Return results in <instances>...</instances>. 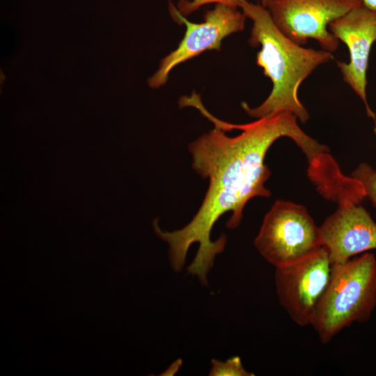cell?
<instances>
[{
    "mask_svg": "<svg viewBox=\"0 0 376 376\" xmlns=\"http://www.w3.org/2000/svg\"><path fill=\"white\" fill-rule=\"evenodd\" d=\"M203 115L214 124V128L189 145L192 168L203 178L209 180L203 203L191 221L182 228L164 232L157 224L155 228L169 244L170 263L175 272L184 267L190 246L199 244L187 269L205 285L215 256L224 251L226 243L224 234L216 241L211 240L214 224L224 214L231 212L226 226L237 228L250 199L271 195L265 187L271 172L264 161L273 143L283 136L290 138L305 154L308 163L321 159L328 147L305 133L297 118L289 111L242 125L220 120L207 109Z\"/></svg>",
    "mask_w": 376,
    "mask_h": 376,
    "instance_id": "cell-1",
    "label": "cell"
},
{
    "mask_svg": "<svg viewBox=\"0 0 376 376\" xmlns=\"http://www.w3.org/2000/svg\"><path fill=\"white\" fill-rule=\"evenodd\" d=\"M240 8L253 22L249 45L260 47L256 63L272 84L270 93L259 106L251 108L242 102V107L257 119L289 111L301 123H306L309 113L298 97L299 88L317 68L334 59L333 53L304 47L291 40L277 28L262 5L245 0Z\"/></svg>",
    "mask_w": 376,
    "mask_h": 376,
    "instance_id": "cell-2",
    "label": "cell"
},
{
    "mask_svg": "<svg viewBox=\"0 0 376 376\" xmlns=\"http://www.w3.org/2000/svg\"><path fill=\"white\" fill-rule=\"evenodd\" d=\"M376 307V258L365 252L333 265L329 282L311 325L322 343L352 323L366 322Z\"/></svg>",
    "mask_w": 376,
    "mask_h": 376,
    "instance_id": "cell-3",
    "label": "cell"
},
{
    "mask_svg": "<svg viewBox=\"0 0 376 376\" xmlns=\"http://www.w3.org/2000/svg\"><path fill=\"white\" fill-rule=\"evenodd\" d=\"M259 253L275 267L303 259L322 247L320 227L307 209L276 200L265 214L254 240Z\"/></svg>",
    "mask_w": 376,
    "mask_h": 376,
    "instance_id": "cell-4",
    "label": "cell"
},
{
    "mask_svg": "<svg viewBox=\"0 0 376 376\" xmlns=\"http://www.w3.org/2000/svg\"><path fill=\"white\" fill-rule=\"evenodd\" d=\"M169 10L173 19L184 24L186 31L176 49L161 60L157 71L148 78V86L154 89L164 85L171 71L179 64L207 50L219 51L226 37L244 29L246 18L237 7L223 3L207 10L201 23L189 21L170 0Z\"/></svg>",
    "mask_w": 376,
    "mask_h": 376,
    "instance_id": "cell-5",
    "label": "cell"
},
{
    "mask_svg": "<svg viewBox=\"0 0 376 376\" xmlns=\"http://www.w3.org/2000/svg\"><path fill=\"white\" fill-rule=\"evenodd\" d=\"M362 4L361 0H271L265 8L277 28L293 42L303 46L313 39L334 53L340 41L329 24Z\"/></svg>",
    "mask_w": 376,
    "mask_h": 376,
    "instance_id": "cell-6",
    "label": "cell"
},
{
    "mask_svg": "<svg viewBox=\"0 0 376 376\" xmlns=\"http://www.w3.org/2000/svg\"><path fill=\"white\" fill-rule=\"evenodd\" d=\"M332 267L322 246L303 259L276 267L275 285L279 303L299 326L311 325L329 282Z\"/></svg>",
    "mask_w": 376,
    "mask_h": 376,
    "instance_id": "cell-7",
    "label": "cell"
},
{
    "mask_svg": "<svg viewBox=\"0 0 376 376\" xmlns=\"http://www.w3.org/2000/svg\"><path fill=\"white\" fill-rule=\"evenodd\" d=\"M329 31L347 47L349 61H337L343 79L363 102L367 116L376 120L366 95L367 71L371 48L376 42V10L364 5L329 24Z\"/></svg>",
    "mask_w": 376,
    "mask_h": 376,
    "instance_id": "cell-8",
    "label": "cell"
},
{
    "mask_svg": "<svg viewBox=\"0 0 376 376\" xmlns=\"http://www.w3.org/2000/svg\"><path fill=\"white\" fill-rule=\"evenodd\" d=\"M322 246L332 265L376 249V223L370 213L352 200H344L320 226Z\"/></svg>",
    "mask_w": 376,
    "mask_h": 376,
    "instance_id": "cell-9",
    "label": "cell"
},
{
    "mask_svg": "<svg viewBox=\"0 0 376 376\" xmlns=\"http://www.w3.org/2000/svg\"><path fill=\"white\" fill-rule=\"evenodd\" d=\"M210 376H253V373L245 370L239 357H234L226 361L212 360Z\"/></svg>",
    "mask_w": 376,
    "mask_h": 376,
    "instance_id": "cell-10",
    "label": "cell"
},
{
    "mask_svg": "<svg viewBox=\"0 0 376 376\" xmlns=\"http://www.w3.org/2000/svg\"><path fill=\"white\" fill-rule=\"evenodd\" d=\"M352 177L363 185L366 197L376 207V171L373 170L369 164L361 163L352 172Z\"/></svg>",
    "mask_w": 376,
    "mask_h": 376,
    "instance_id": "cell-11",
    "label": "cell"
},
{
    "mask_svg": "<svg viewBox=\"0 0 376 376\" xmlns=\"http://www.w3.org/2000/svg\"><path fill=\"white\" fill-rule=\"evenodd\" d=\"M245 0H180L178 3V9L184 16L190 15L199 9L201 6L208 3H223L240 7Z\"/></svg>",
    "mask_w": 376,
    "mask_h": 376,
    "instance_id": "cell-12",
    "label": "cell"
},
{
    "mask_svg": "<svg viewBox=\"0 0 376 376\" xmlns=\"http://www.w3.org/2000/svg\"><path fill=\"white\" fill-rule=\"evenodd\" d=\"M361 1L363 5H364L365 6L370 9L376 10V0H361Z\"/></svg>",
    "mask_w": 376,
    "mask_h": 376,
    "instance_id": "cell-13",
    "label": "cell"
},
{
    "mask_svg": "<svg viewBox=\"0 0 376 376\" xmlns=\"http://www.w3.org/2000/svg\"><path fill=\"white\" fill-rule=\"evenodd\" d=\"M271 0H261V5L265 7V6L267 4L269 1Z\"/></svg>",
    "mask_w": 376,
    "mask_h": 376,
    "instance_id": "cell-14",
    "label": "cell"
},
{
    "mask_svg": "<svg viewBox=\"0 0 376 376\" xmlns=\"http://www.w3.org/2000/svg\"><path fill=\"white\" fill-rule=\"evenodd\" d=\"M374 132H375V134H376V120L375 121Z\"/></svg>",
    "mask_w": 376,
    "mask_h": 376,
    "instance_id": "cell-15",
    "label": "cell"
}]
</instances>
